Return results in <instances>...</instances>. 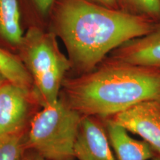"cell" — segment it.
<instances>
[{"instance_id": "cell-5", "label": "cell", "mask_w": 160, "mask_h": 160, "mask_svg": "<svg viewBox=\"0 0 160 160\" xmlns=\"http://www.w3.org/2000/svg\"><path fill=\"white\" fill-rule=\"evenodd\" d=\"M105 118L140 136L160 155V100L142 102Z\"/></svg>"}, {"instance_id": "cell-3", "label": "cell", "mask_w": 160, "mask_h": 160, "mask_svg": "<svg viewBox=\"0 0 160 160\" xmlns=\"http://www.w3.org/2000/svg\"><path fill=\"white\" fill-rule=\"evenodd\" d=\"M82 116L62 98L34 115L28 131V149L45 160H69Z\"/></svg>"}, {"instance_id": "cell-12", "label": "cell", "mask_w": 160, "mask_h": 160, "mask_svg": "<svg viewBox=\"0 0 160 160\" xmlns=\"http://www.w3.org/2000/svg\"><path fill=\"white\" fill-rule=\"evenodd\" d=\"M117 3L119 11L160 24V0H117Z\"/></svg>"}, {"instance_id": "cell-4", "label": "cell", "mask_w": 160, "mask_h": 160, "mask_svg": "<svg viewBox=\"0 0 160 160\" xmlns=\"http://www.w3.org/2000/svg\"><path fill=\"white\" fill-rule=\"evenodd\" d=\"M36 104L34 93L5 81L0 87V137L28 131Z\"/></svg>"}, {"instance_id": "cell-15", "label": "cell", "mask_w": 160, "mask_h": 160, "mask_svg": "<svg viewBox=\"0 0 160 160\" xmlns=\"http://www.w3.org/2000/svg\"><path fill=\"white\" fill-rule=\"evenodd\" d=\"M34 1L38 8L42 13H46L47 11H48L53 2V0H34Z\"/></svg>"}, {"instance_id": "cell-18", "label": "cell", "mask_w": 160, "mask_h": 160, "mask_svg": "<svg viewBox=\"0 0 160 160\" xmlns=\"http://www.w3.org/2000/svg\"><path fill=\"white\" fill-rule=\"evenodd\" d=\"M152 160H160V155L158 154L157 157L153 158V159H152Z\"/></svg>"}, {"instance_id": "cell-1", "label": "cell", "mask_w": 160, "mask_h": 160, "mask_svg": "<svg viewBox=\"0 0 160 160\" xmlns=\"http://www.w3.org/2000/svg\"><path fill=\"white\" fill-rule=\"evenodd\" d=\"M54 23L71 63L84 73L95 69L110 52L159 25L88 0H58Z\"/></svg>"}, {"instance_id": "cell-11", "label": "cell", "mask_w": 160, "mask_h": 160, "mask_svg": "<svg viewBox=\"0 0 160 160\" xmlns=\"http://www.w3.org/2000/svg\"><path fill=\"white\" fill-rule=\"evenodd\" d=\"M0 37L13 45L22 42L17 0H0Z\"/></svg>"}, {"instance_id": "cell-8", "label": "cell", "mask_w": 160, "mask_h": 160, "mask_svg": "<svg viewBox=\"0 0 160 160\" xmlns=\"http://www.w3.org/2000/svg\"><path fill=\"white\" fill-rule=\"evenodd\" d=\"M111 58L133 65L160 68V24L148 34L114 50Z\"/></svg>"}, {"instance_id": "cell-13", "label": "cell", "mask_w": 160, "mask_h": 160, "mask_svg": "<svg viewBox=\"0 0 160 160\" xmlns=\"http://www.w3.org/2000/svg\"><path fill=\"white\" fill-rule=\"evenodd\" d=\"M28 131L0 137V160H22L29 151Z\"/></svg>"}, {"instance_id": "cell-16", "label": "cell", "mask_w": 160, "mask_h": 160, "mask_svg": "<svg viewBox=\"0 0 160 160\" xmlns=\"http://www.w3.org/2000/svg\"><path fill=\"white\" fill-rule=\"evenodd\" d=\"M22 160H45L42 157L38 154L36 152L29 150L25 155L24 156L23 159Z\"/></svg>"}, {"instance_id": "cell-14", "label": "cell", "mask_w": 160, "mask_h": 160, "mask_svg": "<svg viewBox=\"0 0 160 160\" xmlns=\"http://www.w3.org/2000/svg\"><path fill=\"white\" fill-rule=\"evenodd\" d=\"M97 5L103 6V7L108 8L111 9L119 10L117 3V0H88Z\"/></svg>"}, {"instance_id": "cell-2", "label": "cell", "mask_w": 160, "mask_h": 160, "mask_svg": "<svg viewBox=\"0 0 160 160\" xmlns=\"http://www.w3.org/2000/svg\"><path fill=\"white\" fill-rule=\"evenodd\" d=\"M64 80L62 99L82 116L109 117L149 100H160V68L111 59Z\"/></svg>"}, {"instance_id": "cell-9", "label": "cell", "mask_w": 160, "mask_h": 160, "mask_svg": "<svg viewBox=\"0 0 160 160\" xmlns=\"http://www.w3.org/2000/svg\"><path fill=\"white\" fill-rule=\"evenodd\" d=\"M110 144L118 160H148L158 153L145 142L131 138L128 131L108 118H102Z\"/></svg>"}, {"instance_id": "cell-10", "label": "cell", "mask_w": 160, "mask_h": 160, "mask_svg": "<svg viewBox=\"0 0 160 160\" xmlns=\"http://www.w3.org/2000/svg\"><path fill=\"white\" fill-rule=\"evenodd\" d=\"M0 73L9 82L33 93V80L21 59L0 48Z\"/></svg>"}, {"instance_id": "cell-6", "label": "cell", "mask_w": 160, "mask_h": 160, "mask_svg": "<svg viewBox=\"0 0 160 160\" xmlns=\"http://www.w3.org/2000/svg\"><path fill=\"white\" fill-rule=\"evenodd\" d=\"M73 157L79 160H115L102 118L82 116Z\"/></svg>"}, {"instance_id": "cell-17", "label": "cell", "mask_w": 160, "mask_h": 160, "mask_svg": "<svg viewBox=\"0 0 160 160\" xmlns=\"http://www.w3.org/2000/svg\"><path fill=\"white\" fill-rule=\"evenodd\" d=\"M5 81H7V80H6L5 78L3 77V76L0 73V87H1V85H2V84L5 82Z\"/></svg>"}, {"instance_id": "cell-7", "label": "cell", "mask_w": 160, "mask_h": 160, "mask_svg": "<svg viewBox=\"0 0 160 160\" xmlns=\"http://www.w3.org/2000/svg\"><path fill=\"white\" fill-rule=\"evenodd\" d=\"M24 64L34 81L68 60L60 53L51 36L33 32L24 50Z\"/></svg>"}]
</instances>
